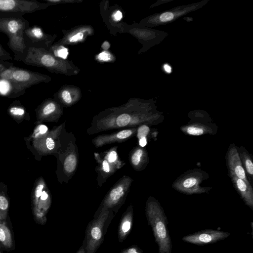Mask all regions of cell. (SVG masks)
Returning <instances> with one entry per match:
<instances>
[{"instance_id":"cell-19","label":"cell","mask_w":253,"mask_h":253,"mask_svg":"<svg viewBox=\"0 0 253 253\" xmlns=\"http://www.w3.org/2000/svg\"><path fill=\"white\" fill-rule=\"evenodd\" d=\"M129 159L131 166L137 171L144 169L148 163L146 150L139 146H137L131 150L129 155Z\"/></svg>"},{"instance_id":"cell-3","label":"cell","mask_w":253,"mask_h":253,"mask_svg":"<svg viewBox=\"0 0 253 253\" xmlns=\"http://www.w3.org/2000/svg\"><path fill=\"white\" fill-rule=\"evenodd\" d=\"M145 213L158 246V253H171L172 243L167 216L160 203L152 196L146 201Z\"/></svg>"},{"instance_id":"cell-33","label":"cell","mask_w":253,"mask_h":253,"mask_svg":"<svg viewBox=\"0 0 253 253\" xmlns=\"http://www.w3.org/2000/svg\"><path fill=\"white\" fill-rule=\"evenodd\" d=\"M44 188V184L41 183L38 184L35 189V196L36 198H39L41 197Z\"/></svg>"},{"instance_id":"cell-11","label":"cell","mask_w":253,"mask_h":253,"mask_svg":"<svg viewBox=\"0 0 253 253\" xmlns=\"http://www.w3.org/2000/svg\"><path fill=\"white\" fill-rule=\"evenodd\" d=\"M54 36L45 34L42 29L36 25L29 26L24 32L25 45L28 48H43L49 51L54 39Z\"/></svg>"},{"instance_id":"cell-25","label":"cell","mask_w":253,"mask_h":253,"mask_svg":"<svg viewBox=\"0 0 253 253\" xmlns=\"http://www.w3.org/2000/svg\"><path fill=\"white\" fill-rule=\"evenodd\" d=\"M150 131V127L146 124L138 126L137 128L136 136L139 139L142 138H147Z\"/></svg>"},{"instance_id":"cell-22","label":"cell","mask_w":253,"mask_h":253,"mask_svg":"<svg viewBox=\"0 0 253 253\" xmlns=\"http://www.w3.org/2000/svg\"><path fill=\"white\" fill-rule=\"evenodd\" d=\"M39 113L45 118L53 115L59 118L62 112L56 102L52 100L47 99L42 104L40 109L39 110Z\"/></svg>"},{"instance_id":"cell-41","label":"cell","mask_w":253,"mask_h":253,"mask_svg":"<svg viewBox=\"0 0 253 253\" xmlns=\"http://www.w3.org/2000/svg\"><path fill=\"white\" fill-rule=\"evenodd\" d=\"M76 253H85L83 246H81Z\"/></svg>"},{"instance_id":"cell-35","label":"cell","mask_w":253,"mask_h":253,"mask_svg":"<svg viewBox=\"0 0 253 253\" xmlns=\"http://www.w3.org/2000/svg\"><path fill=\"white\" fill-rule=\"evenodd\" d=\"M6 231L2 227L0 226V241L4 242L6 240Z\"/></svg>"},{"instance_id":"cell-26","label":"cell","mask_w":253,"mask_h":253,"mask_svg":"<svg viewBox=\"0 0 253 253\" xmlns=\"http://www.w3.org/2000/svg\"><path fill=\"white\" fill-rule=\"evenodd\" d=\"M9 112L13 116L22 117L25 114V110L21 106L13 105L9 108Z\"/></svg>"},{"instance_id":"cell-38","label":"cell","mask_w":253,"mask_h":253,"mask_svg":"<svg viewBox=\"0 0 253 253\" xmlns=\"http://www.w3.org/2000/svg\"><path fill=\"white\" fill-rule=\"evenodd\" d=\"M113 17L115 20L119 21L122 17V12L120 11H117L114 14Z\"/></svg>"},{"instance_id":"cell-16","label":"cell","mask_w":253,"mask_h":253,"mask_svg":"<svg viewBox=\"0 0 253 253\" xmlns=\"http://www.w3.org/2000/svg\"><path fill=\"white\" fill-rule=\"evenodd\" d=\"M137 128H126L109 134L99 135L92 139V144L96 148H99L107 144L126 141L136 134Z\"/></svg>"},{"instance_id":"cell-8","label":"cell","mask_w":253,"mask_h":253,"mask_svg":"<svg viewBox=\"0 0 253 253\" xmlns=\"http://www.w3.org/2000/svg\"><path fill=\"white\" fill-rule=\"evenodd\" d=\"M132 181L130 177L124 175L109 190L100 206L117 212L125 202Z\"/></svg>"},{"instance_id":"cell-28","label":"cell","mask_w":253,"mask_h":253,"mask_svg":"<svg viewBox=\"0 0 253 253\" xmlns=\"http://www.w3.org/2000/svg\"><path fill=\"white\" fill-rule=\"evenodd\" d=\"M45 146L49 151L54 150L57 146V144L52 137L48 136L45 140Z\"/></svg>"},{"instance_id":"cell-27","label":"cell","mask_w":253,"mask_h":253,"mask_svg":"<svg viewBox=\"0 0 253 253\" xmlns=\"http://www.w3.org/2000/svg\"><path fill=\"white\" fill-rule=\"evenodd\" d=\"M61 97L63 101L67 105H70L73 102L71 93L67 90L62 91L61 93Z\"/></svg>"},{"instance_id":"cell-18","label":"cell","mask_w":253,"mask_h":253,"mask_svg":"<svg viewBox=\"0 0 253 253\" xmlns=\"http://www.w3.org/2000/svg\"><path fill=\"white\" fill-rule=\"evenodd\" d=\"M133 221V206L130 205L123 215L118 227V235L120 242H122L130 233Z\"/></svg>"},{"instance_id":"cell-20","label":"cell","mask_w":253,"mask_h":253,"mask_svg":"<svg viewBox=\"0 0 253 253\" xmlns=\"http://www.w3.org/2000/svg\"><path fill=\"white\" fill-rule=\"evenodd\" d=\"M237 149L242 166L245 170L247 176L249 178V182L252 186L253 179V159L247 150L243 147H237Z\"/></svg>"},{"instance_id":"cell-39","label":"cell","mask_w":253,"mask_h":253,"mask_svg":"<svg viewBox=\"0 0 253 253\" xmlns=\"http://www.w3.org/2000/svg\"><path fill=\"white\" fill-rule=\"evenodd\" d=\"M40 198L42 201H46L48 198V193L45 191H42Z\"/></svg>"},{"instance_id":"cell-4","label":"cell","mask_w":253,"mask_h":253,"mask_svg":"<svg viewBox=\"0 0 253 253\" xmlns=\"http://www.w3.org/2000/svg\"><path fill=\"white\" fill-rule=\"evenodd\" d=\"M65 124L61 130L59 146V158L61 180L68 183L74 175L78 165L79 153L76 138L72 132L65 129Z\"/></svg>"},{"instance_id":"cell-12","label":"cell","mask_w":253,"mask_h":253,"mask_svg":"<svg viewBox=\"0 0 253 253\" xmlns=\"http://www.w3.org/2000/svg\"><path fill=\"white\" fill-rule=\"evenodd\" d=\"M230 235V233L227 232L208 229L187 235L182 239L186 243L204 246L223 240Z\"/></svg>"},{"instance_id":"cell-29","label":"cell","mask_w":253,"mask_h":253,"mask_svg":"<svg viewBox=\"0 0 253 253\" xmlns=\"http://www.w3.org/2000/svg\"><path fill=\"white\" fill-rule=\"evenodd\" d=\"M12 57L0 43V61L11 60Z\"/></svg>"},{"instance_id":"cell-37","label":"cell","mask_w":253,"mask_h":253,"mask_svg":"<svg viewBox=\"0 0 253 253\" xmlns=\"http://www.w3.org/2000/svg\"><path fill=\"white\" fill-rule=\"evenodd\" d=\"M38 131L39 133L41 135H43L45 134L48 131L47 127L44 125H41L38 126Z\"/></svg>"},{"instance_id":"cell-10","label":"cell","mask_w":253,"mask_h":253,"mask_svg":"<svg viewBox=\"0 0 253 253\" xmlns=\"http://www.w3.org/2000/svg\"><path fill=\"white\" fill-rule=\"evenodd\" d=\"M47 3L36 0H0V14L23 16L46 8Z\"/></svg>"},{"instance_id":"cell-7","label":"cell","mask_w":253,"mask_h":253,"mask_svg":"<svg viewBox=\"0 0 253 253\" xmlns=\"http://www.w3.org/2000/svg\"><path fill=\"white\" fill-rule=\"evenodd\" d=\"M209 177L208 174L200 169L188 170L179 177L172 184L176 191L188 195L208 192L209 187H201L202 182Z\"/></svg>"},{"instance_id":"cell-36","label":"cell","mask_w":253,"mask_h":253,"mask_svg":"<svg viewBox=\"0 0 253 253\" xmlns=\"http://www.w3.org/2000/svg\"><path fill=\"white\" fill-rule=\"evenodd\" d=\"M98 58L101 60L107 61L110 59V55L108 52H103L100 53Z\"/></svg>"},{"instance_id":"cell-40","label":"cell","mask_w":253,"mask_h":253,"mask_svg":"<svg viewBox=\"0 0 253 253\" xmlns=\"http://www.w3.org/2000/svg\"><path fill=\"white\" fill-rule=\"evenodd\" d=\"M163 68L165 71L168 73H170L171 72V67L167 64H166L164 65Z\"/></svg>"},{"instance_id":"cell-9","label":"cell","mask_w":253,"mask_h":253,"mask_svg":"<svg viewBox=\"0 0 253 253\" xmlns=\"http://www.w3.org/2000/svg\"><path fill=\"white\" fill-rule=\"evenodd\" d=\"M23 62L26 65L43 67L52 72L62 70L63 62L43 48H28Z\"/></svg>"},{"instance_id":"cell-14","label":"cell","mask_w":253,"mask_h":253,"mask_svg":"<svg viewBox=\"0 0 253 253\" xmlns=\"http://www.w3.org/2000/svg\"><path fill=\"white\" fill-rule=\"evenodd\" d=\"M94 156L98 163L96 169L98 176L97 182L100 186H101L109 177L125 165V163L120 160L116 162L110 161L105 155L103 158H102L100 154L95 153Z\"/></svg>"},{"instance_id":"cell-17","label":"cell","mask_w":253,"mask_h":253,"mask_svg":"<svg viewBox=\"0 0 253 253\" xmlns=\"http://www.w3.org/2000/svg\"><path fill=\"white\" fill-rule=\"evenodd\" d=\"M233 185L244 203L253 210V189L252 186L248 185L243 180L236 175L228 173Z\"/></svg>"},{"instance_id":"cell-5","label":"cell","mask_w":253,"mask_h":253,"mask_svg":"<svg viewBox=\"0 0 253 253\" xmlns=\"http://www.w3.org/2000/svg\"><path fill=\"white\" fill-rule=\"evenodd\" d=\"M98 215L88 224L84 244L85 253H95L102 244L106 230L112 219L113 211L100 207Z\"/></svg>"},{"instance_id":"cell-1","label":"cell","mask_w":253,"mask_h":253,"mask_svg":"<svg viewBox=\"0 0 253 253\" xmlns=\"http://www.w3.org/2000/svg\"><path fill=\"white\" fill-rule=\"evenodd\" d=\"M154 120V117L144 108L128 104L100 113L93 118L86 132L93 134L113 129L135 127L152 123Z\"/></svg>"},{"instance_id":"cell-6","label":"cell","mask_w":253,"mask_h":253,"mask_svg":"<svg viewBox=\"0 0 253 253\" xmlns=\"http://www.w3.org/2000/svg\"><path fill=\"white\" fill-rule=\"evenodd\" d=\"M13 81L7 96L15 97L22 95L30 87L41 83H48L51 78L46 75L14 67Z\"/></svg>"},{"instance_id":"cell-13","label":"cell","mask_w":253,"mask_h":253,"mask_svg":"<svg viewBox=\"0 0 253 253\" xmlns=\"http://www.w3.org/2000/svg\"><path fill=\"white\" fill-rule=\"evenodd\" d=\"M206 2V1H205L186 6L174 8L152 16L149 19V22L155 26L168 24L190 11H192L199 7H201Z\"/></svg>"},{"instance_id":"cell-34","label":"cell","mask_w":253,"mask_h":253,"mask_svg":"<svg viewBox=\"0 0 253 253\" xmlns=\"http://www.w3.org/2000/svg\"><path fill=\"white\" fill-rule=\"evenodd\" d=\"M13 65L14 64L12 63L7 61H0V73Z\"/></svg>"},{"instance_id":"cell-30","label":"cell","mask_w":253,"mask_h":253,"mask_svg":"<svg viewBox=\"0 0 253 253\" xmlns=\"http://www.w3.org/2000/svg\"><path fill=\"white\" fill-rule=\"evenodd\" d=\"M120 253H143V251L137 246H132L123 250Z\"/></svg>"},{"instance_id":"cell-23","label":"cell","mask_w":253,"mask_h":253,"mask_svg":"<svg viewBox=\"0 0 253 253\" xmlns=\"http://www.w3.org/2000/svg\"><path fill=\"white\" fill-rule=\"evenodd\" d=\"M49 51L56 57L63 59H66L68 55V50L63 46H53L50 47Z\"/></svg>"},{"instance_id":"cell-32","label":"cell","mask_w":253,"mask_h":253,"mask_svg":"<svg viewBox=\"0 0 253 253\" xmlns=\"http://www.w3.org/2000/svg\"><path fill=\"white\" fill-rule=\"evenodd\" d=\"M8 202L6 198L3 196L0 195V209L1 210H5L8 208Z\"/></svg>"},{"instance_id":"cell-15","label":"cell","mask_w":253,"mask_h":253,"mask_svg":"<svg viewBox=\"0 0 253 253\" xmlns=\"http://www.w3.org/2000/svg\"><path fill=\"white\" fill-rule=\"evenodd\" d=\"M226 160L228 173L236 175L239 178L243 180L248 185L252 186L242 166L237 147L234 144H231L228 147Z\"/></svg>"},{"instance_id":"cell-21","label":"cell","mask_w":253,"mask_h":253,"mask_svg":"<svg viewBox=\"0 0 253 253\" xmlns=\"http://www.w3.org/2000/svg\"><path fill=\"white\" fill-rule=\"evenodd\" d=\"M180 129L184 133L194 136L213 133V130L211 129L209 126L200 123H194L184 126Z\"/></svg>"},{"instance_id":"cell-31","label":"cell","mask_w":253,"mask_h":253,"mask_svg":"<svg viewBox=\"0 0 253 253\" xmlns=\"http://www.w3.org/2000/svg\"><path fill=\"white\" fill-rule=\"evenodd\" d=\"M84 38V34L81 32H78L71 36L69 39L70 42H76L81 41Z\"/></svg>"},{"instance_id":"cell-2","label":"cell","mask_w":253,"mask_h":253,"mask_svg":"<svg viewBox=\"0 0 253 253\" xmlns=\"http://www.w3.org/2000/svg\"><path fill=\"white\" fill-rule=\"evenodd\" d=\"M29 26V21L23 16L0 14V32L7 35V44L17 61H23L26 56L28 48L25 45L24 35Z\"/></svg>"},{"instance_id":"cell-24","label":"cell","mask_w":253,"mask_h":253,"mask_svg":"<svg viewBox=\"0 0 253 253\" xmlns=\"http://www.w3.org/2000/svg\"><path fill=\"white\" fill-rule=\"evenodd\" d=\"M14 65L7 68L0 73V79L5 80L11 84L13 81V73L14 69Z\"/></svg>"}]
</instances>
